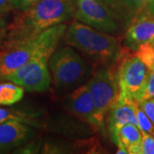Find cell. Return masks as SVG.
I'll list each match as a JSON object with an SVG mask.
<instances>
[{
    "mask_svg": "<svg viewBox=\"0 0 154 154\" xmlns=\"http://www.w3.org/2000/svg\"><path fill=\"white\" fill-rule=\"evenodd\" d=\"M74 12L75 0H38L16 16L9 25L4 44L34 38L45 30L69 20Z\"/></svg>",
    "mask_w": 154,
    "mask_h": 154,
    "instance_id": "cell-1",
    "label": "cell"
},
{
    "mask_svg": "<svg viewBox=\"0 0 154 154\" xmlns=\"http://www.w3.org/2000/svg\"><path fill=\"white\" fill-rule=\"evenodd\" d=\"M67 28L66 24L62 23L45 30L32 39L3 45L0 48V82H5L12 72L34 57L40 54L51 55L61 39L65 36Z\"/></svg>",
    "mask_w": 154,
    "mask_h": 154,
    "instance_id": "cell-2",
    "label": "cell"
},
{
    "mask_svg": "<svg viewBox=\"0 0 154 154\" xmlns=\"http://www.w3.org/2000/svg\"><path fill=\"white\" fill-rule=\"evenodd\" d=\"M65 40L67 44L103 66L110 65L121 56L117 38L78 21L68 27Z\"/></svg>",
    "mask_w": 154,
    "mask_h": 154,
    "instance_id": "cell-3",
    "label": "cell"
},
{
    "mask_svg": "<svg viewBox=\"0 0 154 154\" xmlns=\"http://www.w3.org/2000/svg\"><path fill=\"white\" fill-rule=\"evenodd\" d=\"M48 64L55 86L62 91L82 86L92 74L91 65L69 46L55 50L50 57Z\"/></svg>",
    "mask_w": 154,
    "mask_h": 154,
    "instance_id": "cell-4",
    "label": "cell"
},
{
    "mask_svg": "<svg viewBox=\"0 0 154 154\" xmlns=\"http://www.w3.org/2000/svg\"><path fill=\"white\" fill-rule=\"evenodd\" d=\"M87 84L94 99L99 120L105 124V117L120 93L117 71L108 65H104L94 73Z\"/></svg>",
    "mask_w": 154,
    "mask_h": 154,
    "instance_id": "cell-5",
    "label": "cell"
},
{
    "mask_svg": "<svg viewBox=\"0 0 154 154\" xmlns=\"http://www.w3.org/2000/svg\"><path fill=\"white\" fill-rule=\"evenodd\" d=\"M74 18L99 31L116 33L120 23L104 0H75Z\"/></svg>",
    "mask_w": 154,
    "mask_h": 154,
    "instance_id": "cell-6",
    "label": "cell"
},
{
    "mask_svg": "<svg viewBox=\"0 0 154 154\" xmlns=\"http://www.w3.org/2000/svg\"><path fill=\"white\" fill-rule=\"evenodd\" d=\"M116 71L120 92L137 102L146 87L150 69L134 54L122 61Z\"/></svg>",
    "mask_w": 154,
    "mask_h": 154,
    "instance_id": "cell-7",
    "label": "cell"
},
{
    "mask_svg": "<svg viewBox=\"0 0 154 154\" xmlns=\"http://www.w3.org/2000/svg\"><path fill=\"white\" fill-rule=\"evenodd\" d=\"M120 25L128 28L138 20L154 19V0H104Z\"/></svg>",
    "mask_w": 154,
    "mask_h": 154,
    "instance_id": "cell-8",
    "label": "cell"
},
{
    "mask_svg": "<svg viewBox=\"0 0 154 154\" xmlns=\"http://www.w3.org/2000/svg\"><path fill=\"white\" fill-rule=\"evenodd\" d=\"M138 103L130 96L119 93V96L114 105L107 113V128L110 138L116 144L119 131L126 124H134L137 126L136 109Z\"/></svg>",
    "mask_w": 154,
    "mask_h": 154,
    "instance_id": "cell-9",
    "label": "cell"
},
{
    "mask_svg": "<svg viewBox=\"0 0 154 154\" xmlns=\"http://www.w3.org/2000/svg\"><path fill=\"white\" fill-rule=\"evenodd\" d=\"M65 105L69 110L80 120L86 122L100 130L105 129V124L99 120L88 84L82 85L73 90L66 99Z\"/></svg>",
    "mask_w": 154,
    "mask_h": 154,
    "instance_id": "cell-10",
    "label": "cell"
},
{
    "mask_svg": "<svg viewBox=\"0 0 154 154\" xmlns=\"http://www.w3.org/2000/svg\"><path fill=\"white\" fill-rule=\"evenodd\" d=\"M36 135L33 126L17 121L0 123V153L21 147Z\"/></svg>",
    "mask_w": 154,
    "mask_h": 154,
    "instance_id": "cell-11",
    "label": "cell"
},
{
    "mask_svg": "<svg viewBox=\"0 0 154 154\" xmlns=\"http://www.w3.org/2000/svg\"><path fill=\"white\" fill-rule=\"evenodd\" d=\"M125 44L133 51L143 44L154 46V19H140L131 24L127 28Z\"/></svg>",
    "mask_w": 154,
    "mask_h": 154,
    "instance_id": "cell-12",
    "label": "cell"
},
{
    "mask_svg": "<svg viewBox=\"0 0 154 154\" xmlns=\"http://www.w3.org/2000/svg\"><path fill=\"white\" fill-rule=\"evenodd\" d=\"M49 58L47 57L41 58L22 79L19 85L28 92H44L47 90L51 82L47 67Z\"/></svg>",
    "mask_w": 154,
    "mask_h": 154,
    "instance_id": "cell-13",
    "label": "cell"
},
{
    "mask_svg": "<svg viewBox=\"0 0 154 154\" xmlns=\"http://www.w3.org/2000/svg\"><path fill=\"white\" fill-rule=\"evenodd\" d=\"M142 132L134 124H126L119 131L116 145L117 147H123L128 154H140V143Z\"/></svg>",
    "mask_w": 154,
    "mask_h": 154,
    "instance_id": "cell-14",
    "label": "cell"
},
{
    "mask_svg": "<svg viewBox=\"0 0 154 154\" xmlns=\"http://www.w3.org/2000/svg\"><path fill=\"white\" fill-rule=\"evenodd\" d=\"M37 110L25 108H0V123L6 121H17L33 127H39Z\"/></svg>",
    "mask_w": 154,
    "mask_h": 154,
    "instance_id": "cell-15",
    "label": "cell"
},
{
    "mask_svg": "<svg viewBox=\"0 0 154 154\" xmlns=\"http://www.w3.org/2000/svg\"><path fill=\"white\" fill-rule=\"evenodd\" d=\"M24 88L11 82H0V105L10 106L21 101L24 95Z\"/></svg>",
    "mask_w": 154,
    "mask_h": 154,
    "instance_id": "cell-16",
    "label": "cell"
},
{
    "mask_svg": "<svg viewBox=\"0 0 154 154\" xmlns=\"http://www.w3.org/2000/svg\"><path fill=\"white\" fill-rule=\"evenodd\" d=\"M134 55L141 62H143L146 66L150 70L153 69L154 65V46L149 44L140 45L134 51Z\"/></svg>",
    "mask_w": 154,
    "mask_h": 154,
    "instance_id": "cell-17",
    "label": "cell"
},
{
    "mask_svg": "<svg viewBox=\"0 0 154 154\" xmlns=\"http://www.w3.org/2000/svg\"><path fill=\"white\" fill-rule=\"evenodd\" d=\"M136 116H137V126L142 133L152 134L154 131V125L150 120L147 115L144 112V110L140 107L138 104L136 109Z\"/></svg>",
    "mask_w": 154,
    "mask_h": 154,
    "instance_id": "cell-18",
    "label": "cell"
},
{
    "mask_svg": "<svg viewBox=\"0 0 154 154\" xmlns=\"http://www.w3.org/2000/svg\"><path fill=\"white\" fill-rule=\"evenodd\" d=\"M154 98V69H152L149 72L148 79L146 84V87L144 88L143 92L140 95V97L138 99V103L142 102L144 100Z\"/></svg>",
    "mask_w": 154,
    "mask_h": 154,
    "instance_id": "cell-19",
    "label": "cell"
},
{
    "mask_svg": "<svg viewBox=\"0 0 154 154\" xmlns=\"http://www.w3.org/2000/svg\"><path fill=\"white\" fill-rule=\"evenodd\" d=\"M140 154H154V137L152 134L142 133Z\"/></svg>",
    "mask_w": 154,
    "mask_h": 154,
    "instance_id": "cell-20",
    "label": "cell"
},
{
    "mask_svg": "<svg viewBox=\"0 0 154 154\" xmlns=\"http://www.w3.org/2000/svg\"><path fill=\"white\" fill-rule=\"evenodd\" d=\"M138 104L140 105V107L144 110V112L147 115L154 125V98L144 100Z\"/></svg>",
    "mask_w": 154,
    "mask_h": 154,
    "instance_id": "cell-21",
    "label": "cell"
},
{
    "mask_svg": "<svg viewBox=\"0 0 154 154\" xmlns=\"http://www.w3.org/2000/svg\"><path fill=\"white\" fill-rule=\"evenodd\" d=\"M38 1V0H12V7L14 10L24 11Z\"/></svg>",
    "mask_w": 154,
    "mask_h": 154,
    "instance_id": "cell-22",
    "label": "cell"
},
{
    "mask_svg": "<svg viewBox=\"0 0 154 154\" xmlns=\"http://www.w3.org/2000/svg\"><path fill=\"white\" fill-rule=\"evenodd\" d=\"M31 141V140H30ZM28 142L27 144L23 145L22 147L21 148H17V152L19 153H34V152H38V149H39V145L37 142Z\"/></svg>",
    "mask_w": 154,
    "mask_h": 154,
    "instance_id": "cell-23",
    "label": "cell"
},
{
    "mask_svg": "<svg viewBox=\"0 0 154 154\" xmlns=\"http://www.w3.org/2000/svg\"><path fill=\"white\" fill-rule=\"evenodd\" d=\"M9 25L4 15H0V48L5 41Z\"/></svg>",
    "mask_w": 154,
    "mask_h": 154,
    "instance_id": "cell-24",
    "label": "cell"
},
{
    "mask_svg": "<svg viewBox=\"0 0 154 154\" xmlns=\"http://www.w3.org/2000/svg\"><path fill=\"white\" fill-rule=\"evenodd\" d=\"M11 9H13L12 0H0V15H5Z\"/></svg>",
    "mask_w": 154,
    "mask_h": 154,
    "instance_id": "cell-25",
    "label": "cell"
},
{
    "mask_svg": "<svg viewBox=\"0 0 154 154\" xmlns=\"http://www.w3.org/2000/svg\"><path fill=\"white\" fill-rule=\"evenodd\" d=\"M152 135H153V137H154V131H153V133H152Z\"/></svg>",
    "mask_w": 154,
    "mask_h": 154,
    "instance_id": "cell-26",
    "label": "cell"
},
{
    "mask_svg": "<svg viewBox=\"0 0 154 154\" xmlns=\"http://www.w3.org/2000/svg\"><path fill=\"white\" fill-rule=\"evenodd\" d=\"M154 69V65H153V69Z\"/></svg>",
    "mask_w": 154,
    "mask_h": 154,
    "instance_id": "cell-27",
    "label": "cell"
}]
</instances>
